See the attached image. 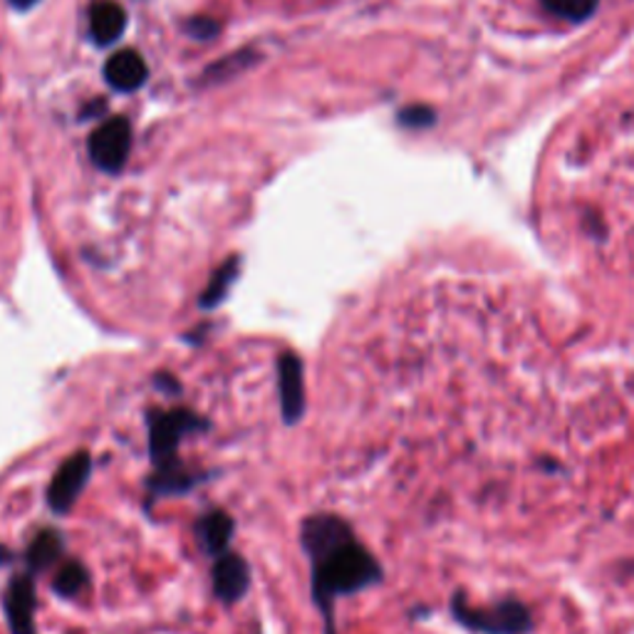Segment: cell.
<instances>
[{
	"instance_id": "7",
	"label": "cell",
	"mask_w": 634,
	"mask_h": 634,
	"mask_svg": "<svg viewBox=\"0 0 634 634\" xmlns=\"http://www.w3.org/2000/svg\"><path fill=\"white\" fill-rule=\"evenodd\" d=\"M211 588L223 604H235L251 588V567L239 553L226 551L214 561Z\"/></svg>"
},
{
	"instance_id": "11",
	"label": "cell",
	"mask_w": 634,
	"mask_h": 634,
	"mask_svg": "<svg viewBox=\"0 0 634 634\" xmlns=\"http://www.w3.org/2000/svg\"><path fill=\"white\" fill-rule=\"evenodd\" d=\"M62 553H65V541L55 528H45V531L35 533V538L25 551L27 573H33V575L47 573L50 567L60 563Z\"/></svg>"
},
{
	"instance_id": "1",
	"label": "cell",
	"mask_w": 634,
	"mask_h": 634,
	"mask_svg": "<svg viewBox=\"0 0 634 634\" xmlns=\"http://www.w3.org/2000/svg\"><path fill=\"white\" fill-rule=\"evenodd\" d=\"M300 545L310 561L312 602L323 612L327 634H335V600L369 588L380 580L382 570L374 555L357 543L353 528L333 514L302 520Z\"/></svg>"
},
{
	"instance_id": "15",
	"label": "cell",
	"mask_w": 634,
	"mask_h": 634,
	"mask_svg": "<svg viewBox=\"0 0 634 634\" xmlns=\"http://www.w3.org/2000/svg\"><path fill=\"white\" fill-rule=\"evenodd\" d=\"M541 3L557 18H565V21L583 23L598 11L600 0H541Z\"/></svg>"
},
{
	"instance_id": "8",
	"label": "cell",
	"mask_w": 634,
	"mask_h": 634,
	"mask_svg": "<svg viewBox=\"0 0 634 634\" xmlns=\"http://www.w3.org/2000/svg\"><path fill=\"white\" fill-rule=\"evenodd\" d=\"M233 533H235L233 518L226 514V510H219V508L208 510V514L198 518L196 526H194V535H196L198 547H201V551L211 557H219L229 551V545L233 541Z\"/></svg>"
},
{
	"instance_id": "16",
	"label": "cell",
	"mask_w": 634,
	"mask_h": 634,
	"mask_svg": "<svg viewBox=\"0 0 634 634\" xmlns=\"http://www.w3.org/2000/svg\"><path fill=\"white\" fill-rule=\"evenodd\" d=\"M400 122L404 127H429L434 125V112L429 107H424V104H414V107H406L400 112Z\"/></svg>"
},
{
	"instance_id": "3",
	"label": "cell",
	"mask_w": 634,
	"mask_h": 634,
	"mask_svg": "<svg viewBox=\"0 0 634 634\" xmlns=\"http://www.w3.org/2000/svg\"><path fill=\"white\" fill-rule=\"evenodd\" d=\"M92 476V457L90 451H74L72 457L65 459L58 471L53 473L50 486H47V508L53 510L55 516L70 514L78 504V498L82 496L84 486Z\"/></svg>"
},
{
	"instance_id": "2",
	"label": "cell",
	"mask_w": 634,
	"mask_h": 634,
	"mask_svg": "<svg viewBox=\"0 0 634 634\" xmlns=\"http://www.w3.org/2000/svg\"><path fill=\"white\" fill-rule=\"evenodd\" d=\"M149 419V459L154 471H174L184 463L178 459V443L194 434H204L211 427L204 416L192 410L176 406V410H151Z\"/></svg>"
},
{
	"instance_id": "9",
	"label": "cell",
	"mask_w": 634,
	"mask_h": 634,
	"mask_svg": "<svg viewBox=\"0 0 634 634\" xmlns=\"http://www.w3.org/2000/svg\"><path fill=\"white\" fill-rule=\"evenodd\" d=\"M147 62L137 50H119L104 65V80L117 92H135L147 82Z\"/></svg>"
},
{
	"instance_id": "10",
	"label": "cell",
	"mask_w": 634,
	"mask_h": 634,
	"mask_svg": "<svg viewBox=\"0 0 634 634\" xmlns=\"http://www.w3.org/2000/svg\"><path fill=\"white\" fill-rule=\"evenodd\" d=\"M127 31V13L119 3H112V0H100V3L92 5L90 11V33L94 37V43L100 47H107L112 43H117Z\"/></svg>"
},
{
	"instance_id": "18",
	"label": "cell",
	"mask_w": 634,
	"mask_h": 634,
	"mask_svg": "<svg viewBox=\"0 0 634 634\" xmlns=\"http://www.w3.org/2000/svg\"><path fill=\"white\" fill-rule=\"evenodd\" d=\"M154 387H157L159 392L172 394V396L182 394V382H178L172 372H157L154 374Z\"/></svg>"
},
{
	"instance_id": "6",
	"label": "cell",
	"mask_w": 634,
	"mask_h": 634,
	"mask_svg": "<svg viewBox=\"0 0 634 634\" xmlns=\"http://www.w3.org/2000/svg\"><path fill=\"white\" fill-rule=\"evenodd\" d=\"M3 610L11 634H37V585L33 573H21L8 583Z\"/></svg>"
},
{
	"instance_id": "12",
	"label": "cell",
	"mask_w": 634,
	"mask_h": 634,
	"mask_svg": "<svg viewBox=\"0 0 634 634\" xmlns=\"http://www.w3.org/2000/svg\"><path fill=\"white\" fill-rule=\"evenodd\" d=\"M204 479H206L204 473L201 476H194V473L186 466L174 469V471H154L147 479V491L151 500L166 498V496H182V494H188V491H194L198 481H204Z\"/></svg>"
},
{
	"instance_id": "13",
	"label": "cell",
	"mask_w": 634,
	"mask_h": 634,
	"mask_svg": "<svg viewBox=\"0 0 634 634\" xmlns=\"http://www.w3.org/2000/svg\"><path fill=\"white\" fill-rule=\"evenodd\" d=\"M239 273H241V258H239V255H231L229 261H223L221 268L214 273L211 280H208V286L204 288L201 298H198V308H201V310L219 308L221 302L229 298L231 286L235 283V278H239Z\"/></svg>"
},
{
	"instance_id": "14",
	"label": "cell",
	"mask_w": 634,
	"mask_h": 634,
	"mask_svg": "<svg viewBox=\"0 0 634 634\" xmlns=\"http://www.w3.org/2000/svg\"><path fill=\"white\" fill-rule=\"evenodd\" d=\"M88 585L90 570L80 561H65L53 575V592L62 600H78Z\"/></svg>"
},
{
	"instance_id": "19",
	"label": "cell",
	"mask_w": 634,
	"mask_h": 634,
	"mask_svg": "<svg viewBox=\"0 0 634 634\" xmlns=\"http://www.w3.org/2000/svg\"><path fill=\"white\" fill-rule=\"evenodd\" d=\"M37 0H11V5L18 8V11H27V8H33Z\"/></svg>"
},
{
	"instance_id": "17",
	"label": "cell",
	"mask_w": 634,
	"mask_h": 634,
	"mask_svg": "<svg viewBox=\"0 0 634 634\" xmlns=\"http://www.w3.org/2000/svg\"><path fill=\"white\" fill-rule=\"evenodd\" d=\"M219 23L214 21V18H194L192 23H188V33H192L196 41H211V37L219 35Z\"/></svg>"
},
{
	"instance_id": "5",
	"label": "cell",
	"mask_w": 634,
	"mask_h": 634,
	"mask_svg": "<svg viewBox=\"0 0 634 634\" xmlns=\"http://www.w3.org/2000/svg\"><path fill=\"white\" fill-rule=\"evenodd\" d=\"M278 396H280V416L286 427H296L306 414V367L302 359L286 349L278 357Z\"/></svg>"
},
{
	"instance_id": "4",
	"label": "cell",
	"mask_w": 634,
	"mask_h": 634,
	"mask_svg": "<svg viewBox=\"0 0 634 634\" xmlns=\"http://www.w3.org/2000/svg\"><path fill=\"white\" fill-rule=\"evenodd\" d=\"M90 157L102 172L117 174L127 164L131 151V125L125 117H112L92 131Z\"/></svg>"
}]
</instances>
